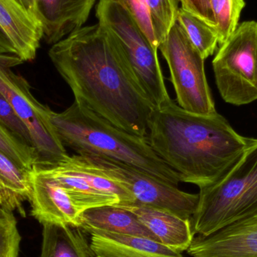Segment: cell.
Returning a JSON list of instances; mask_svg holds the SVG:
<instances>
[{
    "mask_svg": "<svg viewBox=\"0 0 257 257\" xmlns=\"http://www.w3.org/2000/svg\"><path fill=\"white\" fill-rule=\"evenodd\" d=\"M32 192L30 171L26 170L0 151V195L2 207L18 210L25 216L23 204L30 201Z\"/></svg>",
    "mask_w": 257,
    "mask_h": 257,
    "instance_id": "obj_19",
    "label": "cell"
},
{
    "mask_svg": "<svg viewBox=\"0 0 257 257\" xmlns=\"http://www.w3.org/2000/svg\"><path fill=\"white\" fill-rule=\"evenodd\" d=\"M36 166L54 178L64 188L71 202L81 214L91 208L120 203L118 198L96 190L82 178L58 166Z\"/></svg>",
    "mask_w": 257,
    "mask_h": 257,
    "instance_id": "obj_18",
    "label": "cell"
},
{
    "mask_svg": "<svg viewBox=\"0 0 257 257\" xmlns=\"http://www.w3.org/2000/svg\"><path fill=\"white\" fill-rule=\"evenodd\" d=\"M15 66V60H0V91L30 132L33 147L39 157L36 165L57 164L69 154L50 121L51 108L40 103L32 93L27 80L11 69Z\"/></svg>",
    "mask_w": 257,
    "mask_h": 257,
    "instance_id": "obj_8",
    "label": "cell"
},
{
    "mask_svg": "<svg viewBox=\"0 0 257 257\" xmlns=\"http://www.w3.org/2000/svg\"><path fill=\"white\" fill-rule=\"evenodd\" d=\"M48 55L75 102L117 127L148 139L154 105L105 27L99 23L81 27L53 45Z\"/></svg>",
    "mask_w": 257,
    "mask_h": 257,
    "instance_id": "obj_1",
    "label": "cell"
},
{
    "mask_svg": "<svg viewBox=\"0 0 257 257\" xmlns=\"http://www.w3.org/2000/svg\"><path fill=\"white\" fill-rule=\"evenodd\" d=\"M96 0H36L43 39L54 45L82 27Z\"/></svg>",
    "mask_w": 257,
    "mask_h": 257,
    "instance_id": "obj_13",
    "label": "cell"
},
{
    "mask_svg": "<svg viewBox=\"0 0 257 257\" xmlns=\"http://www.w3.org/2000/svg\"><path fill=\"white\" fill-rule=\"evenodd\" d=\"M181 9L215 29L216 22L211 9V0H178Z\"/></svg>",
    "mask_w": 257,
    "mask_h": 257,
    "instance_id": "obj_28",
    "label": "cell"
},
{
    "mask_svg": "<svg viewBox=\"0 0 257 257\" xmlns=\"http://www.w3.org/2000/svg\"><path fill=\"white\" fill-rule=\"evenodd\" d=\"M0 122L20 140L30 146L33 147L30 132L17 115L13 107L1 91H0Z\"/></svg>",
    "mask_w": 257,
    "mask_h": 257,
    "instance_id": "obj_27",
    "label": "cell"
},
{
    "mask_svg": "<svg viewBox=\"0 0 257 257\" xmlns=\"http://www.w3.org/2000/svg\"><path fill=\"white\" fill-rule=\"evenodd\" d=\"M0 32L24 63L34 60L43 39L42 24L17 0H0Z\"/></svg>",
    "mask_w": 257,
    "mask_h": 257,
    "instance_id": "obj_12",
    "label": "cell"
},
{
    "mask_svg": "<svg viewBox=\"0 0 257 257\" xmlns=\"http://www.w3.org/2000/svg\"><path fill=\"white\" fill-rule=\"evenodd\" d=\"M211 9L215 19L214 30L219 46L223 45L238 26L241 11L245 7L244 0H211Z\"/></svg>",
    "mask_w": 257,
    "mask_h": 257,
    "instance_id": "obj_22",
    "label": "cell"
},
{
    "mask_svg": "<svg viewBox=\"0 0 257 257\" xmlns=\"http://www.w3.org/2000/svg\"><path fill=\"white\" fill-rule=\"evenodd\" d=\"M116 205L133 212L159 242L181 253L188 250L194 238L191 220L158 208L138 203Z\"/></svg>",
    "mask_w": 257,
    "mask_h": 257,
    "instance_id": "obj_14",
    "label": "cell"
},
{
    "mask_svg": "<svg viewBox=\"0 0 257 257\" xmlns=\"http://www.w3.org/2000/svg\"><path fill=\"white\" fill-rule=\"evenodd\" d=\"M223 100L247 105L257 100V22L244 21L220 45L212 61Z\"/></svg>",
    "mask_w": 257,
    "mask_h": 257,
    "instance_id": "obj_6",
    "label": "cell"
},
{
    "mask_svg": "<svg viewBox=\"0 0 257 257\" xmlns=\"http://www.w3.org/2000/svg\"><path fill=\"white\" fill-rule=\"evenodd\" d=\"M15 57L18 56L15 49L0 32V60H8Z\"/></svg>",
    "mask_w": 257,
    "mask_h": 257,
    "instance_id": "obj_29",
    "label": "cell"
},
{
    "mask_svg": "<svg viewBox=\"0 0 257 257\" xmlns=\"http://www.w3.org/2000/svg\"><path fill=\"white\" fill-rule=\"evenodd\" d=\"M96 257H185L164 244L142 237L88 230Z\"/></svg>",
    "mask_w": 257,
    "mask_h": 257,
    "instance_id": "obj_15",
    "label": "cell"
},
{
    "mask_svg": "<svg viewBox=\"0 0 257 257\" xmlns=\"http://www.w3.org/2000/svg\"><path fill=\"white\" fill-rule=\"evenodd\" d=\"M53 166H58L63 170L82 178L99 191L116 196L120 201L118 204L135 202L134 197L130 191L117 181L107 176L84 156L68 155L64 160Z\"/></svg>",
    "mask_w": 257,
    "mask_h": 257,
    "instance_id": "obj_20",
    "label": "cell"
},
{
    "mask_svg": "<svg viewBox=\"0 0 257 257\" xmlns=\"http://www.w3.org/2000/svg\"><path fill=\"white\" fill-rule=\"evenodd\" d=\"M112 1L121 5L130 12V15L136 20L151 45L157 51H158L160 45L154 33L151 18L148 15L146 0H112Z\"/></svg>",
    "mask_w": 257,
    "mask_h": 257,
    "instance_id": "obj_26",
    "label": "cell"
},
{
    "mask_svg": "<svg viewBox=\"0 0 257 257\" xmlns=\"http://www.w3.org/2000/svg\"><path fill=\"white\" fill-rule=\"evenodd\" d=\"M218 113L199 114L171 99L154 108L148 141L159 157L199 189L212 185L233 167L250 143Z\"/></svg>",
    "mask_w": 257,
    "mask_h": 257,
    "instance_id": "obj_2",
    "label": "cell"
},
{
    "mask_svg": "<svg viewBox=\"0 0 257 257\" xmlns=\"http://www.w3.org/2000/svg\"><path fill=\"white\" fill-rule=\"evenodd\" d=\"M179 4L178 0H146L148 15L160 45L177 23Z\"/></svg>",
    "mask_w": 257,
    "mask_h": 257,
    "instance_id": "obj_23",
    "label": "cell"
},
{
    "mask_svg": "<svg viewBox=\"0 0 257 257\" xmlns=\"http://www.w3.org/2000/svg\"><path fill=\"white\" fill-rule=\"evenodd\" d=\"M257 213V139L215 184L200 189L191 224L193 234L208 236Z\"/></svg>",
    "mask_w": 257,
    "mask_h": 257,
    "instance_id": "obj_4",
    "label": "cell"
},
{
    "mask_svg": "<svg viewBox=\"0 0 257 257\" xmlns=\"http://www.w3.org/2000/svg\"><path fill=\"white\" fill-rule=\"evenodd\" d=\"M49 119L62 144L76 154L117 160L175 187L181 182L179 174L157 155L148 139L117 127L79 102L60 113L50 109Z\"/></svg>",
    "mask_w": 257,
    "mask_h": 257,
    "instance_id": "obj_3",
    "label": "cell"
},
{
    "mask_svg": "<svg viewBox=\"0 0 257 257\" xmlns=\"http://www.w3.org/2000/svg\"><path fill=\"white\" fill-rule=\"evenodd\" d=\"M21 241L13 212L0 207V257H18Z\"/></svg>",
    "mask_w": 257,
    "mask_h": 257,
    "instance_id": "obj_25",
    "label": "cell"
},
{
    "mask_svg": "<svg viewBox=\"0 0 257 257\" xmlns=\"http://www.w3.org/2000/svg\"><path fill=\"white\" fill-rule=\"evenodd\" d=\"M177 24L205 60L214 54L217 49L218 39L213 27L181 8L178 12Z\"/></svg>",
    "mask_w": 257,
    "mask_h": 257,
    "instance_id": "obj_21",
    "label": "cell"
},
{
    "mask_svg": "<svg viewBox=\"0 0 257 257\" xmlns=\"http://www.w3.org/2000/svg\"><path fill=\"white\" fill-rule=\"evenodd\" d=\"M0 151L23 169L31 171L39 163V157L33 147L20 140L0 122Z\"/></svg>",
    "mask_w": 257,
    "mask_h": 257,
    "instance_id": "obj_24",
    "label": "cell"
},
{
    "mask_svg": "<svg viewBox=\"0 0 257 257\" xmlns=\"http://www.w3.org/2000/svg\"><path fill=\"white\" fill-rule=\"evenodd\" d=\"M2 206V198H1V195H0V207Z\"/></svg>",
    "mask_w": 257,
    "mask_h": 257,
    "instance_id": "obj_31",
    "label": "cell"
},
{
    "mask_svg": "<svg viewBox=\"0 0 257 257\" xmlns=\"http://www.w3.org/2000/svg\"><path fill=\"white\" fill-rule=\"evenodd\" d=\"M31 214L41 224L78 226L81 213L75 208L63 187L38 166L30 171Z\"/></svg>",
    "mask_w": 257,
    "mask_h": 257,
    "instance_id": "obj_11",
    "label": "cell"
},
{
    "mask_svg": "<svg viewBox=\"0 0 257 257\" xmlns=\"http://www.w3.org/2000/svg\"><path fill=\"white\" fill-rule=\"evenodd\" d=\"M78 226L86 232L88 230L105 231L158 241L133 212L116 205H105L84 211L80 214Z\"/></svg>",
    "mask_w": 257,
    "mask_h": 257,
    "instance_id": "obj_16",
    "label": "cell"
},
{
    "mask_svg": "<svg viewBox=\"0 0 257 257\" xmlns=\"http://www.w3.org/2000/svg\"><path fill=\"white\" fill-rule=\"evenodd\" d=\"M32 16L38 19L37 11H36V0H17Z\"/></svg>",
    "mask_w": 257,
    "mask_h": 257,
    "instance_id": "obj_30",
    "label": "cell"
},
{
    "mask_svg": "<svg viewBox=\"0 0 257 257\" xmlns=\"http://www.w3.org/2000/svg\"><path fill=\"white\" fill-rule=\"evenodd\" d=\"M84 156L104 174L117 181L133 195L135 203L158 208L190 220L199 194L186 193L126 163L107 157Z\"/></svg>",
    "mask_w": 257,
    "mask_h": 257,
    "instance_id": "obj_9",
    "label": "cell"
},
{
    "mask_svg": "<svg viewBox=\"0 0 257 257\" xmlns=\"http://www.w3.org/2000/svg\"><path fill=\"white\" fill-rule=\"evenodd\" d=\"M99 24L118 42L154 108L171 100L155 49L136 20L112 0H99L96 9Z\"/></svg>",
    "mask_w": 257,
    "mask_h": 257,
    "instance_id": "obj_5",
    "label": "cell"
},
{
    "mask_svg": "<svg viewBox=\"0 0 257 257\" xmlns=\"http://www.w3.org/2000/svg\"><path fill=\"white\" fill-rule=\"evenodd\" d=\"M187 251L192 257H257V213L208 236H194Z\"/></svg>",
    "mask_w": 257,
    "mask_h": 257,
    "instance_id": "obj_10",
    "label": "cell"
},
{
    "mask_svg": "<svg viewBox=\"0 0 257 257\" xmlns=\"http://www.w3.org/2000/svg\"><path fill=\"white\" fill-rule=\"evenodd\" d=\"M159 50L167 62L178 105L195 114L217 113L205 75V59L177 23Z\"/></svg>",
    "mask_w": 257,
    "mask_h": 257,
    "instance_id": "obj_7",
    "label": "cell"
},
{
    "mask_svg": "<svg viewBox=\"0 0 257 257\" xmlns=\"http://www.w3.org/2000/svg\"><path fill=\"white\" fill-rule=\"evenodd\" d=\"M42 226L39 257H96L90 235L80 226L51 223Z\"/></svg>",
    "mask_w": 257,
    "mask_h": 257,
    "instance_id": "obj_17",
    "label": "cell"
}]
</instances>
